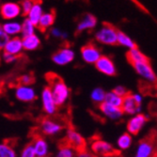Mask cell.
<instances>
[{
	"label": "cell",
	"instance_id": "cell-2",
	"mask_svg": "<svg viewBox=\"0 0 157 157\" xmlns=\"http://www.w3.org/2000/svg\"><path fill=\"white\" fill-rule=\"evenodd\" d=\"M118 35L119 30L117 28L110 24L105 23L95 33V40L105 45H115L118 44Z\"/></svg>",
	"mask_w": 157,
	"mask_h": 157
},
{
	"label": "cell",
	"instance_id": "cell-32",
	"mask_svg": "<svg viewBox=\"0 0 157 157\" xmlns=\"http://www.w3.org/2000/svg\"><path fill=\"white\" fill-rule=\"evenodd\" d=\"M20 157H37L33 143H27L21 151L20 152Z\"/></svg>",
	"mask_w": 157,
	"mask_h": 157
},
{
	"label": "cell",
	"instance_id": "cell-19",
	"mask_svg": "<svg viewBox=\"0 0 157 157\" xmlns=\"http://www.w3.org/2000/svg\"><path fill=\"white\" fill-rule=\"evenodd\" d=\"M97 25V18L91 13H87L81 18V20L78 22L76 30L78 32H83L85 30H90L96 26Z\"/></svg>",
	"mask_w": 157,
	"mask_h": 157
},
{
	"label": "cell",
	"instance_id": "cell-17",
	"mask_svg": "<svg viewBox=\"0 0 157 157\" xmlns=\"http://www.w3.org/2000/svg\"><path fill=\"white\" fill-rule=\"evenodd\" d=\"M37 157L48 156L49 154V144L47 140L40 136H36L32 141Z\"/></svg>",
	"mask_w": 157,
	"mask_h": 157
},
{
	"label": "cell",
	"instance_id": "cell-15",
	"mask_svg": "<svg viewBox=\"0 0 157 157\" xmlns=\"http://www.w3.org/2000/svg\"><path fill=\"white\" fill-rule=\"evenodd\" d=\"M124 114L129 116H134L136 114L142 113V105H138L134 99L133 93H129L123 97V103L121 106Z\"/></svg>",
	"mask_w": 157,
	"mask_h": 157
},
{
	"label": "cell",
	"instance_id": "cell-36",
	"mask_svg": "<svg viewBox=\"0 0 157 157\" xmlns=\"http://www.w3.org/2000/svg\"><path fill=\"white\" fill-rule=\"evenodd\" d=\"M112 90L115 93H117L118 95L121 96V97H125L126 95L129 94L128 90L125 87H123V86H117V87H115Z\"/></svg>",
	"mask_w": 157,
	"mask_h": 157
},
{
	"label": "cell",
	"instance_id": "cell-18",
	"mask_svg": "<svg viewBox=\"0 0 157 157\" xmlns=\"http://www.w3.org/2000/svg\"><path fill=\"white\" fill-rule=\"evenodd\" d=\"M24 49L23 46V40L20 37L14 36L13 38L10 39L8 41V44H6L5 48L3 49V52L14 55V56H18Z\"/></svg>",
	"mask_w": 157,
	"mask_h": 157
},
{
	"label": "cell",
	"instance_id": "cell-21",
	"mask_svg": "<svg viewBox=\"0 0 157 157\" xmlns=\"http://www.w3.org/2000/svg\"><path fill=\"white\" fill-rule=\"evenodd\" d=\"M55 19H56V14L54 11H48L42 14V16L39 22L38 25V28L40 31H45L47 28L51 27L54 23H55Z\"/></svg>",
	"mask_w": 157,
	"mask_h": 157
},
{
	"label": "cell",
	"instance_id": "cell-41",
	"mask_svg": "<svg viewBox=\"0 0 157 157\" xmlns=\"http://www.w3.org/2000/svg\"><path fill=\"white\" fill-rule=\"evenodd\" d=\"M103 157H123L119 151H117L116 152H114L112 154H109V155H105V156H103Z\"/></svg>",
	"mask_w": 157,
	"mask_h": 157
},
{
	"label": "cell",
	"instance_id": "cell-43",
	"mask_svg": "<svg viewBox=\"0 0 157 157\" xmlns=\"http://www.w3.org/2000/svg\"><path fill=\"white\" fill-rule=\"evenodd\" d=\"M44 157H49V156H44Z\"/></svg>",
	"mask_w": 157,
	"mask_h": 157
},
{
	"label": "cell",
	"instance_id": "cell-44",
	"mask_svg": "<svg viewBox=\"0 0 157 157\" xmlns=\"http://www.w3.org/2000/svg\"><path fill=\"white\" fill-rule=\"evenodd\" d=\"M155 157H157V156H155Z\"/></svg>",
	"mask_w": 157,
	"mask_h": 157
},
{
	"label": "cell",
	"instance_id": "cell-7",
	"mask_svg": "<svg viewBox=\"0 0 157 157\" xmlns=\"http://www.w3.org/2000/svg\"><path fill=\"white\" fill-rule=\"evenodd\" d=\"M157 156V149L154 141L150 138H144L138 142L136 152L133 157H155Z\"/></svg>",
	"mask_w": 157,
	"mask_h": 157
},
{
	"label": "cell",
	"instance_id": "cell-40",
	"mask_svg": "<svg viewBox=\"0 0 157 157\" xmlns=\"http://www.w3.org/2000/svg\"><path fill=\"white\" fill-rule=\"evenodd\" d=\"M133 96H134V99L135 101L138 104V105H142L143 103V96L139 93H133Z\"/></svg>",
	"mask_w": 157,
	"mask_h": 157
},
{
	"label": "cell",
	"instance_id": "cell-29",
	"mask_svg": "<svg viewBox=\"0 0 157 157\" xmlns=\"http://www.w3.org/2000/svg\"><path fill=\"white\" fill-rule=\"evenodd\" d=\"M118 44L127 48V49H132L136 47L135 41L128 36L125 33H123L122 31H119V35H118Z\"/></svg>",
	"mask_w": 157,
	"mask_h": 157
},
{
	"label": "cell",
	"instance_id": "cell-34",
	"mask_svg": "<svg viewBox=\"0 0 157 157\" xmlns=\"http://www.w3.org/2000/svg\"><path fill=\"white\" fill-rule=\"evenodd\" d=\"M10 35L7 34V32L4 30L3 25L0 24V52L3 51L5 48L6 44H8V41L10 40Z\"/></svg>",
	"mask_w": 157,
	"mask_h": 157
},
{
	"label": "cell",
	"instance_id": "cell-38",
	"mask_svg": "<svg viewBox=\"0 0 157 157\" xmlns=\"http://www.w3.org/2000/svg\"><path fill=\"white\" fill-rule=\"evenodd\" d=\"M76 157H97L90 150L89 151L88 149H84L81 151H77Z\"/></svg>",
	"mask_w": 157,
	"mask_h": 157
},
{
	"label": "cell",
	"instance_id": "cell-1",
	"mask_svg": "<svg viewBox=\"0 0 157 157\" xmlns=\"http://www.w3.org/2000/svg\"><path fill=\"white\" fill-rule=\"evenodd\" d=\"M46 80L48 82V87L50 88L52 94L56 100V103L59 106L64 105L70 98L71 90L66 83L61 77L54 73L46 75Z\"/></svg>",
	"mask_w": 157,
	"mask_h": 157
},
{
	"label": "cell",
	"instance_id": "cell-8",
	"mask_svg": "<svg viewBox=\"0 0 157 157\" xmlns=\"http://www.w3.org/2000/svg\"><path fill=\"white\" fill-rule=\"evenodd\" d=\"M66 143L74 147L76 151L87 149V140L73 127H69L65 133Z\"/></svg>",
	"mask_w": 157,
	"mask_h": 157
},
{
	"label": "cell",
	"instance_id": "cell-24",
	"mask_svg": "<svg viewBox=\"0 0 157 157\" xmlns=\"http://www.w3.org/2000/svg\"><path fill=\"white\" fill-rule=\"evenodd\" d=\"M76 153L77 151L65 142L59 145L55 157H76Z\"/></svg>",
	"mask_w": 157,
	"mask_h": 157
},
{
	"label": "cell",
	"instance_id": "cell-37",
	"mask_svg": "<svg viewBox=\"0 0 157 157\" xmlns=\"http://www.w3.org/2000/svg\"><path fill=\"white\" fill-rule=\"evenodd\" d=\"M51 35L55 38H61V39H66L68 37V34L66 32L61 31L59 28H52Z\"/></svg>",
	"mask_w": 157,
	"mask_h": 157
},
{
	"label": "cell",
	"instance_id": "cell-27",
	"mask_svg": "<svg viewBox=\"0 0 157 157\" xmlns=\"http://www.w3.org/2000/svg\"><path fill=\"white\" fill-rule=\"evenodd\" d=\"M105 102L114 105V106H117V107H121L122 106V103H123V97L118 95L117 93H115L113 90L106 92L105 95Z\"/></svg>",
	"mask_w": 157,
	"mask_h": 157
},
{
	"label": "cell",
	"instance_id": "cell-25",
	"mask_svg": "<svg viewBox=\"0 0 157 157\" xmlns=\"http://www.w3.org/2000/svg\"><path fill=\"white\" fill-rule=\"evenodd\" d=\"M127 59L129 60V62L131 64L136 63V62H139V61H147L149 60V59L147 56L142 53L137 47L132 48L128 51L127 53Z\"/></svg>",
	"mask_w": 157,
	"mask_h": 157
},
{
	"label": "cell",
	"instance_id": "cell-9",
	"mask_svg": "<svg viewBox=\"0 0 157 157\" xmlns=\"http://www.w3.org/2000/svg\"><path fill=\"white\" fill-rule=\"evenodd\" d=\"M148 121H149V116L145 115L143 113H139V114H136L134 116H131V118L128 120L126 123L127 132L131 134L132 136L138 135L140 131L144 128Z\"/></svg>",
	"mask_w": 157,
	"mask_h": 157
},
{
	"label": "cell",
	"instance_id": "cell-4",
	"mask_svg": "<svg viewBox=\"0 0 157 157\" xmlns=\"http://www.w3.org/2000/svg\"><path fill=\"white\" fill-rule=\"evenodd\" d=\"M64 129V125L53 119L45 118L41 120L39 123L40 132L46 136H56L59 135Z\"/></svg>",
	"mask_w": 157,
	"mask_h": 157
},
{
	"label": "cell",
	"instance_id": "cell-20",
	"mask_svg": "<svg viewBox=\"0 0 157 157\" xmlns=\"http://www.w3.org/2000/svg\"><path fill=\"white\" fill-rule=\"evenodd\" d=\"M132 145H133V137L132 135L128 132L121 134L116 141V147L119 151L129 150L132 147Z\"/></svg>",
	"mask_w": 157,
	"mask_h": 157
},
{
	"label": "cell",
	"instance_id": "cell-31",
	"mask_svg": "<svg viewBox=\"0 0 157 157\" xmlns=\"http://www.w3.org/2000/svg\"><path fill=\"white\" fill-rule=\"evenodd\" d=\"M35 27H37L29 19L26 18L22 24V35L23 37L35 34Z\"/></svg>",
	"mask_w": 157,
	"mask_h": 157
},
{
	"label": "cell",
	"instance_id": "cell-23",
	"mask_svg": "<svg viewBox=\"0 0 157 157\" xmlns=\"http://www.w3.org/2000/svg\"><path fill=\"white\" fill-rule=\"evenodd\" d=\"M42 14H44V10H42V7H41V1L40 0H38V1L34 4V6L32 7L29 13L27 14V18L29 19L36 26H38Z\"/></svg>",
	"mask_w": 157,
	"mask_h": 157
},
{
	"label": "cell",
	"instance_id": "cell-42",
	"mask_svg": "<svg viewBox=\"0 0 157 157\" xmlns=\"http://www.w3.org/2000/svg\"><path fill=\"white\" fill-rule=\"evenodd\" d=\"M154 114H155V117L157 118V105H155V109H154Z\"/></svg>",
	"mask_w": 157,
	"mask_h": 157
},
{
	"label": "cell",
	"instance_id": "cell-13",
	"mask_svg": "<svg viewBox=\"0 0 157 157\" xmlns=\"http://www.w3.org/2000/svg\"><path fill=\"white\" fill-rule=\"evenodd\" d=\"M22 12L21 5L14 2H6L0 6V15L5 20L17 18Z\"/></svg>",
	"mask_w": 157,
	"mask_h": 157
},
{
	"label": "cell",
	"instance_id": "cell-28",
	"mask_svg": "<svg viewBox=\"0 0 157 157\" xmlns=\"http://www.w3.org/2000/svg\"><path fill=\"white\" fill-rule=\"evenodd\" d=\"M4 30L10 36H16L22 33V25L18 22H10L3 25Z\"/></svg>",
	"mask_w": 157,
	"mask_h": 157
},
{
	"label": "cell",
	"instance_id": "cell-30",
	"mask_svg": "<svg viewBox=\"0 0 157 157\" xmlns=\"http://www.w3.org/2000/svg\"><path fill=\"white\" fill-rule=\"evenodd\" d=\"M105 95H106V92L102 88H95L92 90L90 93V99L94 104L99 105L105 102Z\"/></svg>",
	"mask_w": 157,
	"mask_h": 157
},
{
	"label": "cell",
	"instance_id": "cell-22",
	"mask_svg": "<svg viewBox=\"0 0 157 157\" xmlns=\"http://www.w3.org/2000/svg\"><path fill=\"white\" fill-rule=\"evenodd\" d=\"M22 40L24 49L26 51H34L38 49L40 45V40L36 34L23 37Z\"/></svg>",
	"mask_w": 157,
	"mask_h": 157
},
{
	"label": "cell",
	"instance_id": "cell-6",
	"mask_svg": "<svg viewBox=\"0 0 157 157\" xmlns=\"http://www.w3.org/2000/svg\"><path fill=\"white\" fill-rule=\"evenodd\" d=\"M132 65L136 71V73L142 79H144L145 81L151 83V84H155L157 82V76L149 60L136 62V63H133Z\"/></svg>",
	"mask_w": 157,
	"mask_h": 157
},
{
	"label": "cell",
	"instance_id": "cell-11",
	"mask_svg": "<svg viewBox=\"0 0 157 157\" xmlns=\"http://www.w3.org/2000/svg\"><path fill=\"white\" fill-rule=\"evenodd\" d=\"M81 56L86 63L95 64L102 56L100 49L93 44H88L81 48Z\"/></svg>",
	"mask_w": 157,
	"mask_h": 157
},
{
	"label": "cell",
	"instance_id": "cell-12",
	"mask_svg": "<svg viewBox=\"0 0 157 157\" xmlns=\"http://www.w3.org/2000/svg\"><path fill=\"white\" fill-rule=\"evenodd\" d=\"M75 51L70 47H64L53 55L52 60L56 65L63 66L71 63L75 59Z\"/></svg>",
	"mask_w": 157,
	"mask_h": 157
},
{
	"label": "cell",
	"instance_id": "cell-33",
	"mask_svg": "<svg viewBox=\"0 0 157 157\" xmlns=\"http://www.w3.org/2000/svg\"><path fill=\"white\" fill-rule=\"evenodd\" d=\"M37 1H38V0H22V2H21L20 5H21V8H22L23 15L27 16V14L29 13L32 7L34 6V4Z\"/></svg>",
	"mask_w": 157,
	"mask_h": 157
},
{
	"label": "cell",
	"instance_id": "cell-3",
	"mask_svg": "<svg viewBox=\"0 0 157 157\" xmlns=\"http://www.w3.org/2000/svg\"><path fill=\"white\" fill-rule=\"evenodd\" d=\"M90 150L97 157H103V156L109 155L117 151L115 146L111 144L110 142L102 138H98V137L91 140L90 144Z\"/></svg>",
	"mask_w": 157,
	"mask_h": 157
},
{
	"label": "cell",
	"instance_id": "cell-16",
	"mask_svg": "<svg viewBox=\"0 0 157 157\" xmlns=\"http://www.w3.org/2000/svg\"><path fill=\"white\" fill-rule=\"evenodd\" d=\"M15 97L18 101L24 103H31L36 99V92L30 86L19 85L15 89Z\"/></svg>",
	"mask_w": 157,
	"mask_h": 157
},
{
	"label": "cell",
	"instance_id": "cell-5",
	"mask_svg": "<svg viewBox=\"0 0 157 157\" xmlns=\"http://www.w3.org/2000/svg\"><path fill=\"white\" fill-rule=\"evenodd\" d=\"M40 101H41V105H42V110H44V112L47 116H54L56 113V111H58L59 105H56V100L48 86L42 90L41 95H40Z\"/></svg>",
	"mask_w": 157,
	"mask_h": 157
},
{
	"label": "cell",
	"instance_id": "cell-14",
	"mask_svg": "<svg viewBox=\"0 0 157 157\" xmlns=\"http://www.w3.org/2000/svg\"><path fill=\"white\" fill-rule=\"evenodd\" d=\"M95 68L105 75L114 76L117 74V69L113 60L106 56H102L95 63Z\"/></svg>",
	"mask_w": 157,
	"mask_h": 157
},
{
	"label": "cell",
	"instance_id": "cell-35",
	"mask_svg": "<svg viewBox=\"0 0 157 157\" xmlns=\"http://www.w3.org/2000/svg\"><path fill=\"white\" fill-rule=\"evenodd\" d=\"M34 82V77L30 75H24L19 78V83L20 85H25V86H30Z\"/></svg>",
	"mask_w": 157,
	"mask_h": 157
},
{
	"label": "cell",
	"instance_id": "cell-10",
	"mask_svg": "<svg viewBox=\"0 0 157 157\" xmlns=\"http://www.w3.org/2000/svg\"><path fill=\"white\" fill-rule=\"evenodd\" d=\"M99 110L105 118L112 121H118L121 120L123 116L125 115L121 107L111 105L105 102L99 105Z\"/></svg>",
	"mask_w": 157,
	"mask_h": 157
},
{
	"label": "cell",
	"instance_id": "cell-26",
	"mask_svg": "<svg viewBox=\"0 0 157 157\" xmlns=\"http://www.w3.org/2000/svg\"><path fill=\"white\" fill-rule=\"evenodd\" d=\"M0 157H18L16 150L9 142L0 143Z\"/></svg>",
	"mask_w": 157,
	"mask_h": 157
},
{
	"label": "cell",
	"instance_id": "cell-39",
	"mask_svg": "<svg viewBox=\"0 0 157 157\" xmlns=\"http://www.w3.org/2000/svg\"><path fill=\"white\" fill-rule=\"evenodd\" d=\"M2 56H3V59H4L6 62H8V63L15 61V60L18 59V56L10 55V54L5 53V52H3V53H2Z\"/></svg>",
	"mask_w": 157,
	"mask_h": 157
}]
</instances>
